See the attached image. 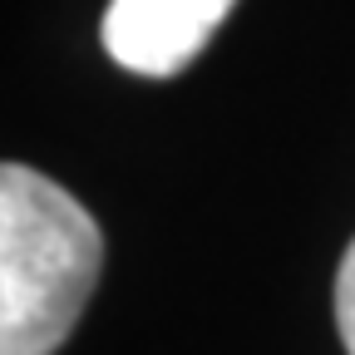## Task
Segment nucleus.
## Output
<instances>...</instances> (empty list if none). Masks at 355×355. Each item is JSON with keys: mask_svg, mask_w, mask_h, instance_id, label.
Returning a JSON list of instances; mask_svg holds the SVG:
<instances>
[{"mask_svg": "<svg viewBox=\"0 0 355 355\" xmlns=\"http://www.w3.org/2000/svg\"><path fill=\"white\" fill-rule=\"evenodd\" d=\"M104 266L94 212L25 163L0 168V355H55Z\"/></svg>", "mask_w": 355, "mask_h": 355, "instance_id": "obj_1", "label": "nucleus"}, {"mask_svg": "<svg viewBox=\"0 0 355 355\" xmlns=\"http://www.w3.org/2000/svg\"><path fill=\"white\" fill-rule=\"evenodd\" d=\"M232 6L237 0H109L99 40L119 69L173 79L207 50Z\"/></svg>", "mask_w": 355, "mask_h": 355, "instance_id": "obj_2", "label": "nucleus"}, {"mask_svg": "<svg viewBox=\"0 0 355 355\" xmlns=\"http://www.w3.org/2000/svg\"><path fill=\"white\" fill-rule=\"evenodd\" d=\"M336 331H340L345 350L355 355V242L345 247V257L336 266Z\"/></svg>", "mask_w": 355, "mask_h": 355, "instance_id": "obj_3", "label": "nucleus"}]
</instances>
